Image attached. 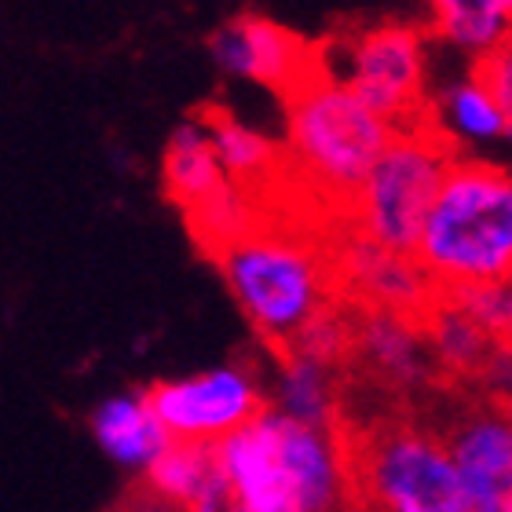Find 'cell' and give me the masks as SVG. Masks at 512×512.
I'll use <instances>...</instances> for the list:
<instances>
[{"mask_svg": "<svg viewBox=\"0 0 512 512\" xmlns=\"http://www.w3.org/2000/svg\"><path fill=\"white\" fill-rule=\"evenodd\" d=\"M341 231L300 216H264L242 242L213 260L253 330L282 359L297 337L341 300L337 242Z\"/></svg>", "mask_w": 512, "mask_h": 512, "instance_id": "obj_1", "label": "cell"}, {"mask_svg": "<svg viewBox=\"0 0 512 512\" xmlns=\"http://www.w3.org/2000/svg\"><path fill=\"white\" fill-rule=\"evenodd\" d=\"M337 447L352 509L363 512H472L447 443L425 417L395 406L341 414Z\"/></svg>", "mask_w": 512, "mask_h": 512, "instance_id": "obj_2", "label": "cell"}, {"mask_svg": "<svg viewBox=\"0 0 512 512\" xmlns=\"http://www.w3.org/2000/svg\"><path fill=\"white\" fill-rule=\"evenodd\" d=\"M286 107L289 172L304 202L330 224L348 227L359 191L399 136L352 88L322 74Z\"/></svg>", "mask_w": 512, "mask_h": 512, "instance_id": "obj_3", "label": "cell"}, {"mask_svg": "<svg viewBox=\"0 0 512 512\" xmlns=\"http://www.w3.org/2000/svg\"><path fill=\"white\" fill-rule=\"evenodd\" d=\"M414 260L436 289L512 282V172L494 161L458 158Z\"/></svg>", "mask_w": 512, "mask_h": 512, "instance_id": "obj_4", "label": "cell"}, {"mask_svg": "<svg viewBox=\"0 0 512 512\" xmlns=\"http://www.w3.org/2000/svg\"><path fill=\"white\" fill-rule=\"evenodd\" d=\"M428 26L410 19L352 22L322 37V74L352 88L395 132H414L439 118V103L425 96Z\"/></svg>", "mask_w": 512, "mask_h": 512, "instance_id": "obj_5", "label": "cell"}, {"mask_svg": "<svg viewBox=\"0 0 512 512\" xmlns=\"http://www.w3.org/2000/svg\"><path fill=\"white\" fill-rule=\"evenodd\" d=\"M458 158L461 143L443 125V114L425 128L399 132L355 198L348 231L388 253L417 256L428 213Z\"/></svg>", "mask_w": 512, "mask_h": 512, "instance_id": "obj_6", "label": "cell"}, {"mask_svg": "<svg viewBox=\"0 0 512 512\" xmlns=\"http://www.w3.org/2000/svg\"><path fill=\"white\" fill-rule=\"evenodd\" d=\"M436 403V421L428 425L447 443L472 512H512V417L458 388Z\"/></svg>", "mask_w": 512, "mask_h": 512, "instance_id": "obj_7", "label": "cell"}, {"mask_svg": "<svg viewBox=\"0 0 512 512\" xmlns=\"http://www.w3.org/2000/svg\"><path fill=\"white\" fill-rule=\"evenodd\" d=\"M143 395L172 443L202 447H220L271 406L242 366H220L180 381H154Z\"/></svg>", "mask_w": 512, "mask_h": 512, "instance_id": "obj_8", "label": "cell"}, {"mask_svg": "<svg viewBox=\"0 0 512 512\" xmlns=\"http://www.w3.org/2000/svg\"><path fill=\"white\" fill-rule=\"evenodd\" d=\"M209 52L220 70L260 81L264 88L278 92L282 103L297 96L304 85H311L315 77H322L319 41H308L297 30L267 15H256V11H242L220 22L209 33Z\"/></svg>", "mask_w": 512, "mask_h": 512, "instance_id": "obj_9", "label": "cell"}, {"mask_svg": "<svg viewBox=\"0 0 512 512\" xmlns=\"http://www.w3.org/2000/svg\"><path fill=\"white\" fill-rule=\"evenodd\" d=\"M333 253H337V278H341L344 300L395 311V315H403L417 326L425 322L439 289L432 286V278L421 271L414 256L388 253V249L366 242L348 227L337 235Z\"/></svg>", "mask_w": 512, "mask_h": 512, "instance_id": "obj_10", "label": "cell"}, {"mask_svg": "<svg viewBox=\"0 0 512 512\" xmlns=\"http://www.w3.org/2000/svg\"><path fill=\"white\" fill-rule=\"evenodd\" d=\"M216 454L242 512H300L297 487L282 458L275 406H267L253 425L224 439Z\"/></svg>", "mask_w": 512, "mask_h": 512, "instance_id": "obj_11", "label": "cell"}, {"mask_svg": "<svg viewBox=\"0 0 512 512\" xmlns=\"http://www.w3.org/2000/svg\"><path fill=\"white\" fill-rule=\"evenodd\" d=\"M421 330L428 337V348L436 355L439 370L447 377L450 388L458 392H480V381L494 359L498 344L480 330V322H472L458 304H450L443 293L428 308Z\"/></svg>", "mask_w": 512, "mask_h": 512, "instance_id": "obj_12", "label": "cell"}, {"mask_svg": "<svg viewBox=\"0 0 512 512\" xmlns=\"http://www.w3.org/2000/svg\"><path fill=\"white\" fill-rule=\"evenodd\" d=\"M92 432L99 447L128 469L147 472L154 461L172 447L169 432L161 428L158 414L150 410L147 395H114L92 414Z\"/></svg>", "mask_w": 512, "mask_h": 512, "instance_id": "obj_13", "label": "cell"}, {"mask_svg": "<svg viewBox=\"0 0 512 512\" xmlns=\"http://www.w3.org/2000/svg\"><path fill=\"white\" fill-rule=\"evenodd\" d=\"M344 384H348V374L341 370L315 363L308 355H286V359H278L275 406L304 425L337 432L344 414Z\"/></svg>", "mask_w": 512, "mask_h": 512, "instance_id": "obj_14", "label": "cell"}, {"mask_svg": "<svg viewBox=\"0 0 512 512\" xmlns=\"http://www.w3.org/2000/svg\"><path fill=\"white\" fill-rule=\"evenodd\" d=\"M224 483L227 476L224 465H220V454H216V447H202V443H172L143 472V487L150 494L191 512L202 502H209Z\"/></svg>", "mask_w": 512, "mask_h": 512, "instance_id": "obj_15", "label": "cell"}, {"mask_svg": "<svg viewBox=\"0 0 512 512\" xmlns=\"http://www.w3.org/2000/svg\"><path fill=\"white\" fill-rule=\"evenodd\" d=\"M428 33L480 55L512 37V0H439L428 4Z\"/></svg>", "mask_w": 512, "mask_h": 512, "instance_id": "obj_16", "label": "cell"}, {"mask_svg": "<svg viewBox=\"0 0 512 512\" xmlns=\"http://www.w3.org/2000/svg\"><path fill=\"white\" fill-rule=\"evenodd\" d=\"M443 125L454 132V136H469V139H494L505 136L509 125H505L502 107L494 103V96L476 81V77H465L450 88L447 99H443Z\"/></svg>", "mask_w": 512, "mask_h": 512, "instance_id": "obj_17", "label": "cell"}, {"mask_svg": "<svg viewBox=\"0 0 512 512\" xmlns=\"http://www.w3.org/2000/svg\"><path fill=\"white\" fill-rule=\"evenodd\" d=\"M450 304H458L472 322L494 344H512V282H494V286H469V289H439Z\"/></svg>", "mask_w": 512, "mask_h": 512, "instance_id": "obj_18", "label": "cell"}, {"mask_svg": "<svg viewBox=\"0 0 512 512\" xmlns=\"http://www.w3.org/2000/svg\"><path fill=\"white\" fill-rule=\"evenodd\" d=\"M469 74L476 77V81H480V85L494 96V103L502 107L505 125H509V132H505V136L512 139V37L502 44V48H494L491 55L472 59Z\"/></svg>", "mask_w": 512, "mask_h": 512, "instance_id": "obj_19", "label": "cell"}, {"mask_svg": "<svg viewBox=\"0 0 512 512\" xmlns=\"http://www.w3.org/2000/svg\"><path fill=\"white\" fill-rule=\"evenodd\" d=\"M110 512H191V509H183V505H172L165 502V498H158V494H150L143 483L139 487H132V491L121 498L118 505Z\"/></svg>", "mask_w": 512, "mask_h": 512, "instance_id": "obj_20", "label": "cell"}, {"mask_svg": "<svg viewBox=\"0 0 512 512\" xmlns=\"http://www.w3.org/2000/svg\"><path fill=\"white\" fill-rule=\"evenodd\" d=\"M348 512H363V509H348Z\"/></svg>", "mask_w": 512, "mask_h": 512, "instance_id": "obj_21", "label": "cell"}]
</instances>
